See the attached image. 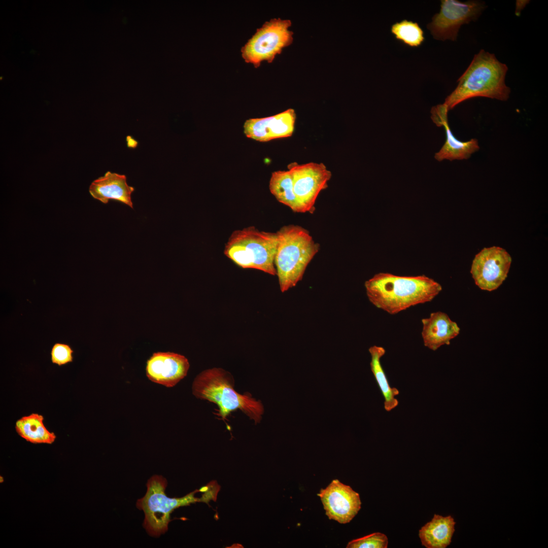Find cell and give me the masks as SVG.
I'll return each instance as SVG.
<instances>
[{"label": "cell", "mask_w": 548, "mask_h": 548, "mask_svg": "<svg viewBox=\"0 0 548 548\" xmlns=\"http://www.w3.org/2000/svg\"><path fill=\"white\" fill-rule=\"evenodd\" d=\"M391 33L395 38L411 47H418L424 41V31L416 23L403 20L393 24Z\"/></svg>", "instance_id": "21"}, {"label": "cell", "mask_w": 548, "mask_h": 548, "mask_svg": "<svg viewBox=\"0 0 548 548\" xmlns=\"http://www.w3.org/2000/svg\"><path fill=\"white\" fill-rule=\"evenodd\" d=\"M388 540L387 536L380 532H375L348 542L347 548H386Z\"/></svg>", "instance_id": "22"}, {"label": "cell", "mask_w": 548, "mask_h": 548, "mask_svg": "<svg viewBox=\"0 0 548 548\" xmlns=\"http://www.w3.org/2000/svg\"><path fill=\"white\" fill-rule=\"evenodd\" d=\"M364 286L369 301L390 315L430 302L442 290L439 283L424 275L400 276L382 272L366 281Z\"/></svg>", "instance_id": "1"}, {"label": "cell", "mask_w": 548, "mask_h": 548, "mask_svg": "<svg viewBox=\"0 0 548 548\" xmlns=\"http://www.w3.org/2000/svg\"><path fill=\"white\" fill-rule=\"evenodd\" d=\"M291 21L273 18L265 22L242 48V56L247 63L255 67L262 61L272 62L276 56L293 42V32L289 30Z\"/></svg>", "instance_id": "7"}, {"label": "cell", "mask_w": 548, "mask_h": 548, "mask_svg": "<svg viewBox=\"0 0 548 548\" xmlns=\"http://www.w3.org/2000/svg\"><path fill=\"white\" fill-rule=\"evenodd\" d=\"M449 111L443 104L433 107L431 111L432 121L436 125L444 127L446 134V142L440 150L435 153L434 157L438 161L445 159L450 161L467 159L480 149L478 141L472 139L462 142L455 138L449 125Z\"/></svg>", "instance_id": "14"}, {"label": "cell", "mask_w": 548, "mask_h": 548, "mask_svg": "<svg viewBox=\"0 0 548 548\" xmlns=\"http://www.w3.org/2000/svg\"><path fill=\"white\" fill-rule=\"evenodd\" d=\"M528 2L529 1H517L516 9V14L517 15H519L520 14L521 10L525 7Z\"/></svg>", "instance_id": "24"}, {"label": "cell", "mask_w": 548, "mask_h": 548, "mask_svg": "<svg viewBox=\"0 0 548 548\" xmlns=\"http://www.w3.org/2000/svg\"><path fill=\"white\" fill-rule=\"evenodd\" d=\"M127 147L131 148H135L138 146V142L131 136L126 138Z\"/></svg>", "instance_id": "25"}, {"label": "cell", "mask_w": 548, "mask_h": 548, "mask_svg": "<svg viewBox=\"0 0 548 548\" xmlns=\"http://www.w3.org/2000/svg\"><path fill=\"white\" fill-rule=\"evenodd\" d=\"M166 486L167 481L163 476H152L147 483L146 494L136 502V507L145 515L143 526L152 536H159L166 532L170 513L174 509L200 501L194 497L197 490L181 498L167 497L165 494Z\"/></svg>", "instance_id": "6"}, {"label": "cell", "mask_w": 548, "mask_h": 548, "mask_svg": "<svg viewBox=\"0 0 548 548\" xmlns=\"http://www.w3.org/2000/svg\"><path fill=\"white\" fill-rule=\"evenodd\" d=\"M134 190L128 185L125 175L110 171L94 180L89 188L90 195L103 203L115 200L131 208H133L131 194Z\"/></svg>", "instance_id": "15"}, {"label": "cell", "mask_w": 548, "mask_h": 548, "mask_svg": "<svg viewBox=\"0 0 548 548\" xmlns=\"http://www.w3.org/2000/svg\"><path fill=\"white\" fill-rule=\"evenodd\" d=\"M326 515L340 524L349 523L361 508L359 493L338 480H333L318 494Z\"/></svg>", "instance_id": "11"}, {"label": "cell", "mask_w": 548, "mask_h": 548, "mask_svg": "<svg viewBox=\"0 0 548 548\" xmlns=\"http://www.w3.org/2000/svg\"><path fill=\"white\" fill-rule=\"evenodd\" d=\"M293 188L303 213H313L315 203L320 192L327 187L331 173L323 163L309 162L299 164L292 162L288 165Z\"/></svg>", "instance_id": "9"}, {"label": "cell", "mask_w": 548, "mask_h": 548, "mask_svg": "<svg viewBox=\"0 0 548 548\" xmlns=\"http://www.w3.org/2000/svg\"><path fill=\"white\" fill-rule=\"evenodd\" d=\"M188 359L171 352H157L148 360L146 375L152 382L173 387L184 378L189 368Z\"/></svg>", "instance_id": "13"}, {"label": "cell", "mask_w": 548, "mask_h": 548, "mask_svg": "<svg viewBox=\"0 0 548 548\" xmlns=\"http://www.w3.org/2000/svg\"><path fill=\"white\" fill-rule=\"evenodd\" d=\"M456 522L451 516L435 514L432 519L419 530L422 544L427 548H445L451 542Z\"/></svg>", "instance_id": "17"}, {"label": "cell", "mask_w": 548, "mask_h": 548, "mask_svg": "<svg viewBox=\"0 0 548 548\" xmlns=\"http://www.w3.org/2000/svg\"><path fill=\"white\" fill-rule=\"evenodd\" d=\"M43 421V416L37 413L23 416L16 422V431L20 436L32 443L52 444L56 436L47 429Z\"/></svg>", "instance_id": "19"}, {"label": "cell", "mask_w": 548, "mask_h": 548, "mask_svg": "<svg viewBox=\"0 0 548 548\" xmlns=\"http://www.w3.org/2000/svg\"><path fill=\"white\" fill-rule=\"evenodd\" d=\"M269 188L279 202L288 207L294 212L303 213L295 194L293 179L289 170L273 172L270 179Z\"/></svg>", "instance_id": "20"}, {"label": "cell", "mask_w": 548, "mask_h": 548, "mask_svg": "<svg viewBox=\"0 0 548 548\" xmlns=\"http://www.w3.org/2000/svg\"><path fill=\"white\" fill-rule=\"evenodd\" d=\"M276 233L278 243L275 266L281 291L284 292L302 279L320 246L309 231L300 226H284Z\"/></svg>", "instance_id": "3"}, {"label": "cell", "mask_w": 548, "mask_h": 548, "mask_svg": "<svg viewBox=\"0 0 548 548\" xmlns=\"http://www.w3.org/2000/svg\"><path fill=\"white\" fill-rule=\"evenodd\" d=\"M368 351L371 356V370L384 399V408L387 412H390L399 404L395 397L399 394V391L390 386L381 364V359L385 354L386 350L382 347L374 345L370 347Z\"/></svg>", "instance_id": "18"}, {"label": "cell", "mask_w": 548, "mask_h": 548, "mask_svg": "<svg viewBox=\"0 0 548 548\" xmlns=\"http://www.w3.org/2000/svg\"><path fill=\"white\" fill-rule=\"evenodd\" d=\"M74 351L71 346L63 343L56 342L52 347L51 351V358L52 363L58 366H62L73 361Z\"/></svg>", "instance_id": "23"}, {"label": "cell", "mask_w": 548, "mask_h": 548, "mask_svg": "<svg viewBox=\"0 0 548 548\" xmlns=\"http://www.w3.org/2000/svg\"><path fill=\"white\" fill-rule=\"evenodd\" d=\"M231 374L220 368L205 370L198 374L192 384V393L197 398L216 404L219 415L224 420L232 411L239 409L255 424L264 413L262 403L251 395H242L234 389Z\"/></svg>", "instance_id": "4"}, {"label": "cell", "mask_w": 548, "mask_h": 548, "mask_svg": "<svg viewBox=\"0 0 548 548\" xmlns=\"http://www.w3.org/2000/svg\"><path fill=\"white\" fill-rule=\"evenodd\" d=\"M296 115L293 109L277 115L247 120L244 132L247 137L259 142L291 136L294 131Z\"/></svg>", "instance_id": "12"}, {"label": "cell", "mask_w": 548, "mask_h": 548, "mask_svg": "<svg viewBox=\"0 0 548 548\" xmlns=\"http://www.w3.org/2000/svg\"><path fill=\"white\" fill-rule=\"evenodd\" d=\"M421 322L424 345L432 351L437 350L443 345H449L451 340L460 333L457 324L441 312L432 313L429 317L422 319Z\"/></svg>", "instance_id": "16"}, {"label": "cell", "mask_w": 548, "mask_h": 548, "mask_svg": "<svg viewBox=\"0 0 548 548\" xmlns=\"http://www.w3.org/2000/svg\"><path fill=\"white\" fill-rule=\"evenodd\" d=\"M486 7L480 1H441L439 13L434 15L427 27L434 39L455 41L461 26L475 21Z\"/></svg>", "instance_id": "8"}, {"label": "cell", "mask_w": 548, "mask_h": 548, "mask_svg": "<svg viewBox=\"0 0 548 548\" xmlns=\"http://www.w3.org/2000/svg\"><path fill=\"white\" fill-rule=\"evenodd\" d=\"M277 243L276 232L260 231L250 226L231 233L224 253L242 268L256 269L275 276Z\"/></svg>", "instance_id": "5"}, {"label": "cell", "mask_w": 548, "mask_h": 548, "mask_svg": "<svg viewBox=\"0 0 548 548\" xmlns=\"http://www.w3.org/2000/svg\"><path fill=\"white\" fill-rule=\"evenodd\" d=\"M511 262L510 255L499 247L485 248L473 260L470 272L481 289L492 291L505 280Z\"/></svg>", "instance_id": "10"}, {"label": "cell", "mask_w": 548, "mask_h": 548, "mask_svg": "<svg viewBox=\"0 0 548 548\" xmlns=\"http://www.w3.org/2000/svg\"><path fill=\"white\" fill-rule=\"evenodd\" d=\"M507 65L494 54L481 50L458 80V85L445 99L450 111L459 104L475 97H485L502 101L509 97L510 89L505 84Z\"/></svg>", "instance_id": "2"}]
</instances>
